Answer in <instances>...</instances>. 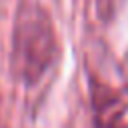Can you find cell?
Segmentation results:
<instances>
[{
  "mask_svg": "<svg viewBox=\"0 0 128 128\" xmlns=\"http://www.w3.org/2000/svg\"><path fill=\"white\" fill-rule=\"evenodd\" d=\"M56 58V30L48 10L36 0H22L12 28L10 64L14 76L32 86L52 68Z\"/></svg>",
  "mask_w": 128,
  "mask_h": 128,
  "instance_id": "6da1fadb",
  "label": "cell"
}]
</instances>
